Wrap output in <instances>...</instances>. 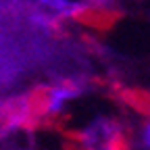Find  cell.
I'll use <instances>...</instances> for the list:
<instances>
[{
  "label": "cell",
  "mask_w": 150,
  "mask_h": 150,
  "mask_svg": "<svg viewBox=\"0 0 150 150\" xmlns=\"http://www.w3.org/2000/svg\"><path fill=\"white\" fill-rule=\"evenodd\" d=\"M67 150H127V131L115 117L98 115L83 127L71 129Z\"/></svg>",
  "instance_id": "1"
},
{
  "label": "cell",
  "mask_w": 150,
  "mask_h": 150,
  "mask_svg": "<svg viewBox=\"0 0 150 150\" xmlns=\"http://www.w3.org/2000/svg\"><path fill=\"white\" fill-rule=\"evenodd\" d=\"M86 92V83L79 79H61L50 86H42L33 90L35 108L40 123H52L65 115L67 104L79 98Z\"/></svg>",
  "instance_id": "2"
},
{
  "label": "cell",
  "mask_w": 150,
  "mask_h": 150,
  "mask_svg": "<svg viewBox=\"0 0 150 150\" xmlns=\"http://www.w3.org/2000/svg\"><path fill=\"white\" fill-rule=\"evenodd\" d=\"M40 123L33 92L0 98V138H11Z\"/></svg>",
  "instance_id": "3"
},
{
  "label": "cell",
  "mask_w": 150,
  "mask_h": 150,
  "mask_svg": "<svg viewBox=\"0 0 150 150\" xmlns=\"http://www.w3.org/2000/svg\"><path fill=\"white\" fill-rule=\"evenodd\" d=\"M140 142H142V146H144L146 150H150V121H148V123H144V127H142Z\"/></svg>",
  "instance_id": "4"
}]
</instances>
